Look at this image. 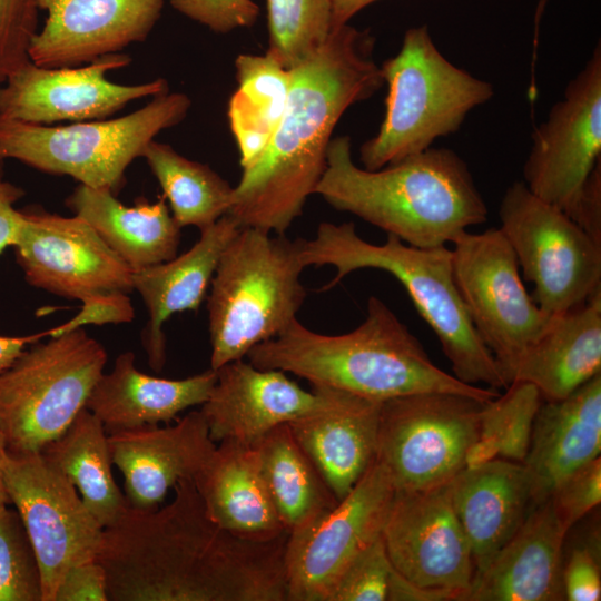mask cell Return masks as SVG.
Listing matches in <instances>:
<instances>
[{
	"mask_svg": "<svg viewBox=\"0 0 601 601\" xmlns=\"http://www.w3.org/2000/svg\"><path fill=\"white\" fill-rule=\"evenodd\" d=\"M453 278L469 318L510 385V373L554 316L524 287L515 255L500 228L462 233L453 243Z\"/></svg>",
	"mask_w": 601,
	"mask_h": 601,
	"instance_id": "12",
	"label": "cell"
},
{
	"mask_svg": "<svg viewBox=\"0 0 601 601\" xmlns=\"http://www.w3.org/2000/svg\"><path fill=\"white\" fill-rule=\"evenodd\" d=\"M541 402L534 385L512 382L504 394L484 404L477 441L492 459L500 455L510 461L523 462Z\"/></svg>",
	"mask_w": 601,
	"mask_h": 601,
	"instance_id": "36",
	"label": "cell"
},
{
	"mask_svg": "<svg viewBox=\"0 0 601 601\" xmlns=\"http://www.w3.org/2000/svg\"><path fill=\"white\" fill-rule=\"evenodd\" d=\"M24 195L22 188L6 181L0 176V254L13 247L21 227V210L14 204Z\"/></svg>",
	"mask_w": 601,
	"mask_h": 601,
	"instance_id": "46",
	"label": "cell"
},
{
	"mask_svg": "<svg viewBox=\"0 0 601 601\" xmlns=\"http://www.w3.org/2000/svg\"><path fill=\"white\" fill-rule=\"evenodd\" d=\"M39 0H0V85L29 62L28 49L39 30Z\"/></svg>",
	"mask_w": 601,
	"mask_h": 601,
	"instance_id": "39",
	"label": "cell"
},
{
	"mask_svg": "<svg viewBox=\"0 0 601 601\" xmlns=\"http://www.w3.org/2000/svg\"><path fill=\"white\" fill-rule=\"evenodd\" d=\"M193 481L208 515L224 530L252 541L288 534L266 486L255 445L219 442Z\"/></svg>",
	"mask_w": 601,
	"mask_h": 601,
	"instance_id": "26",
	"label": "cell"
},
{
	"mask_svg": "<svg viewBox=\"0 0 601 601\" xmlns=\"http://www.w3.org/2000/svg\"><path fill=\"white\" fill-rule=\"evenodd\" d=\"M239 229L226 214L200 230L199 239L184 254L132 272L134 290L148 312L141 343L154 371L160 372L166 363L164 324L176 313L199 308L224 249Z\"/></svg>",
	"mask_w": 601,
	"mask_h": 601,
	"instance_id": "24",
	"label": "cell"
},
{
	"mask_svg": "<svg viewBox=\"0 0 601 601\" xmlns=\"http://www.w3.org/2000/svg\"><path fill=\"white\" fill-rule=\"evenodd\" d=\"M255 446L263 477L288 536L306 532L337 504L288 424L274 427Z\"/></svg>",
	"mask_w": 601,
	"mask_h": 601,
	"instance_id": "31",
	"label": "cell"
},
{
	"mask_svg": "<svg viewBox=\"0 0 601 601\" xmlns=\"http://www.w3.org/2000/svg\"><path fill=\"white\" fill-rule=\"evenodd\" d=\"M304 268L298 239L240 227L210 283V368L244 358L297 319L306 297L300 280Z\"/></svg>",
	"mask_w": 601,
	"mask_h": 601,
	"instance_id": "6",
	"label": "cell"
},
{
	"mask_svg": "<svg viewBox=\"0 0 601 601\" xmlns=\"http://www.w3.org/2000/svg\"><path fill=\"white\" fill-rule=\"evenodd\" d=\"M601 374L570 395L542 401L522 462L531 486V505L550 499L572 472L600 456Z\"/></svg>",
	"mask_w": 601,
	"mask_h": 601,
	"instance_id": "23",
	"label": "cell"
},
{
	"mask_svg": "<svg viewBox=\"0 0 601 601\" xmlns=\"http://www.w3.org/2000/svg\"><path fill=\"white\" fill-rule=\"evenodd\" d=\"M40 453L75 485L104 529L124 514L129 504L112 475L108 434L88 408Z\"/></svg>",
	"mask_w": 601,
	"mask_h": 601,
	"instance_id": "32",
	"label": "cell"
},
{
	"mask_svg": "<svg viewBox=\"0 0 601 601\" xmlns=\"http://www.w3.org/2000/svg\"><path fill=\"white\" fill-rule=\"evenodd\" d=\"M382 536L392 565L408 581L456 591L459 601L469 589L475 564L453 508L450 482L426 490H395Z\"/></svg>",
	"mask_w": 601,
	"mask_h": 601,
	"instance_id": "18",
	"label": "cell"
},
{
	"mask_svg": "<svg viewBox=\"0 0 601 601\" xmlns=\"http://www.w3.org/2000/svg\"><path fill=\"white\" fill-rule=\"evenodd\" d=\"M562 583L564 600L599 601L601 599V573L599 546H578L563 564Z\"/></svg>",
	"mask_w": 601,
	"mask_h": 601,
	"instance_id": "42",
	"label": "cell"
},
{
	"mask_svg": "<svg viewBox=\"0 0 601 601\" xmlns=\"http://www.w3.org/2000/svg\"><path fill=\"white\" fill-rule=\"evenodd\" d=\"M549 0H539L534 12L533 62L536 59L539 27Z\"/></svg>",
	"mask_w": 601,
	"mask_h": 601,
	"instance_id": "49",
	"label": "cell"
},
{
	"mask_svg": "<svg viewBox=\"0 0 601 601\" xmlns=\"http://www.w3.org/2000/svg\"><path fill=\"white\" fill-rule=\"evenodd\" d=\"M375 38L348 23L290 70L280 122L259 159L234 187L228 215L240 227L285 235L315 193L332 134L345 111L383 85Z\"/></svg>",
	"mask_w": 601,
	"mask_h": 601,
	"instance_id": "2",
	"label": "cell"
},
{
	"mask_svg": "<svg viewBox=\"0 0 601 601\" xmlns=\"http://www.w3.org/2000/svg\"><path fill=\"white\" fill-rule=\"evenodd\" d=\"M377 0H331V30L348 22L362 9Z\"/></svg>",
	"mask_w": 601,
	"mask_h": 601,
	"instance_id": "48",
	"label": "cell"
},
{
	"mask_svg": "<svg viewBox=\"0 0 601 601\" xmlns=\"http://www.w3.org/2000/svg\"><path fill=\"white\" fill-rule=\"evenodd\" d=\"M142 157L180 228L195 226L203 230L228 214L234 187L207 165L190 160L169 145L155 140L147 146Z\"/></svg>",
	"mask_w": 601,
	"mask_h": 601,
	"instance_id": "34",
	"label": "cell"
},
{
	"mask_svg": "<svg viewBox=\"0 0 601 601\" xmlns=\"http://www.w3.org/2000/svg\"><path fill=\"white\" fill-rule=\"evenodd\" d=\"M485 403L445 392L383 401L375 459L387 469L395 490H426L451 482L480 437Z\"/></svg>",
	"mask_w": 601,
	"mask_h": 601,
	"instance_id": "11",
	"label": "cell"
},
{
	"mask_svg": "<svg viewBox=\"0 0 601 601\" xmlns=\"http://www.w3.org/2000/svg\"><path fill=\"white\" fill-rule=\"evenodd\" d=\"M216 371V382L201 404L210 439L255 445L276 426L328 411L345 391L312 385L306 391L279 370H264L243 358Z\"/></svg>",
	"mask_w": 601,
	"mask_h": 601,
	"instance_id": "19",
	"label": "cell"
},
{
	"mask_svg": "<svg viewBox=\"0 0 601 601\" xmlns=\"http://www.w3.org/2000/svg\"><path fill=\"white\" fill-rule=\"evenodd\" d=\"M162 508L128 505L102 530L108 601H287L288 534L252 541L208 515L193 479Z\"/></svg>",
	"mask_w": 601,
	"mask_h": 601,
	"instance_id": "1",
	"label": "cell"
},
{
	"mask_svg": "<svg viewBox=\"0 0 601 601\" xmlns=\"http://www.w3.org/2000/svg\"><path fill=\"white\" fill-rule=\"evenodd\" d=\"M112 464L124 476L130 506L152 510L183 479H194L216 443L199 411H191L175 425L141 426L108 434Z\"/></svg>",
	"mask_w": 601,
	"mask_h": 601,
	"instance_id": "21",
	"label": "cell"
},
{
	"mask_svg": "<svg viewBox=\"0 0 601 601\" xmlns=\"http://www.w3.org/2000/svg\"><path fill=\"white\" fill-rule=\"evenodd\" d=\"M381 67L387 85L377 134L359 149L363 168L377 170L422 152L456 132L474 108L494 96L493 85L453 65L426 24L405 31L400 51Z\"/></svg>",
	"mask_w": 601,
	"mask_h": 601,
	"instance_id": "7",
	"label": "cell"
},
{
	"mask_svg": "<svg viewBox=\"0 0 601 601\" xmlns=\"http://www.w3.org/2000/svg\"><path fill=\"white\" fill-rule=\"evenodd\" d=\"M66 205L86 220L132 272L177 255L181 228L164 196L154 203L140 198L132 207H127L109 189L79 184Z\"/></svg>",
	"mask_w": 601,
	"mask_h": 601,
	"instance_id": "30",
	"label": "cell"
},
{
	"mask_svg": "<svg viewBox=\"0 0 601 601\" xmlns=\"http://www.w3.org/2000/svg\"><path fill=\"white\" fill-rule=\"evenodd\" d=\"M381 405L345 392L333 408L288 423L338 501L375 460Z\"/></svg>",
	"mask_w": 601,
	"mask_h": 601,
	"instance_id": "29",
	"label": "cell"
},
{
	"mask_svg": "<svg viewBox=\"0 0 601 601\" xmlns=\"http://www.w3.org/2000/svg\"><path fill=\"white\" fill-rule=\"evenodd\" d=\"M55 601H108L102 565L91 560L71 568L59 584Z\"/></svg>",
	"mask_w": 601,
	"mask_h": 601,
	"instance_id": "44",
	"label": "cell"
},
{
	"mask_svg": "<svg viewBox=\"0 0 601 601\" xmlns=\"http://www.w3.org/2000/svg\"><path fill=\"white\" fill-rule=\"evenodd\" d=\"M314 194L420 248L452 244L485 223L489 213L467 164L454 150L431 147L368 170L353 161L348 136L329 141Z\"/></svg>",
	"mask_w": 601,
	"mask_h": 601,
	"instance_id": "3",
	"label": "cell"
},
{
	"mask_svg": "<svg viewBox=\"0 0 601 601\" xmlns=\"http://www.w3.org/2000/svg\"><path fill=\"white\" fill-rule=\"evenodd\" d=\"M304 267L333 266L337 285L352 272L374 268L393 275L405 288L417 313L436 335L453 375L470 385L506 388L497 361L473 327L456 289L452 252L446 246L420 248L393 235L384 244L364 240L353 223H321L312 239H298Z\"/></svg>",
	"mask_w": 601,
	"mask_h": 601,
	"instance_id": "5",
	"label": "cell"
},
{
	"mask_svg": "<svg viewBox=\"0 0 601 601\" xmlns=\"http://www.w3.org/2000/svg\"><path fill=\"white\" fill-rule=\"evenodd\" d=\"M601 374V290L554 316L510 373L536 387L542 401L562 400Z\"/></svg>",
	"mask_w": 601,
	"mask_h": 601,
	"instance_id": "28",
	"label": "cell"
},
{
	"mask_svg": "<svg viewBox=\"0 0 601 601\" xmlns=\"http://www.w3.org/2000/svg\"><path fill=\"white\" fill-rule=\"evenodd\" d=\"M499 216V228L544 313L561 315L601 290V243L523 181L508 187Z\"/></svg>",
	"mask_w": 601,
	"mask_h": 601,
	"instance_id": "10",
	"label": "cell"
},
{
	"mask_svg": "<svg viewBox=\"0 0 601 601\" xmlns=\"http://www.w3.org/2000/svg\"><path fill=\"white\" fill-rule=\"evenodd\" d=\"M601 161V47L595 46L563 98L534 128L523 165L524 184L542 200L572 215L590 174Z\"/></svg>",
	"mask_w": 601,
	"mask_h": 601,
	"instance_id": "15",
	"label": "cell"
},
{
	"mask_svg": "<svg viewBox=\"0 0 601 601\" xmlns=\"http://www.w3.org/2000/svg\"><path fill=\"white\" fill-rule=\"evenodd\" d=\"M134 315V307L129 295H112L82 303L80 312L75 317L57 327L48 329V333L49 337H56L88 324L128 323L132 321Z\"/></svg>",
	"mask_w": 601,
	"mask_h": 601,
	"instance_id": "43",
	"label": "cell"
},
{
	"mask_svg": "<svg viewBox=\"0 0 601 601\" xmlns=\"http://www.w3.org/2000/svg\"><path fill=\"white\" fill-rule=\"evenodd\" d=\"M129 63L130 57L120 52L83 67L47 68L29 61L0 85V117L37 125L80 122L105 118L132 100L168 91L162 78L139 85H120L106 78L110 70Z\"/></svg>",
	"mask_w": 601,
	"mask_h": 601,
	"instance_id": "17",
	"label": "cell"
},
{
	"mask_svg": "<svg viewBox=\"0 0 601 601\" xmlns=\"http://www.w3.org/2000/svg\"><path fill=\"white\" fill-rule=\"evenodd\" d=\"M395 485L376 459L353 489L306 532L288 536L287 601H328L339 575L382 536Z\"/></svg>",
	"mask_w": 601,
	"mask_h": 601,
	"instance_id": "14",
	"label": "cell"
},
{
	"mask_svg": "<svg viewBox=\"0 0 601 601\" xmlns=\"http://www.w3.org/2000/svg\"><path fill=\"white\" fill-rule=\"evenodd\" d=\"M107 362L82 328L26 348L0 373V433L11 452H40L86 407Z\"/></svg>",
	"mask_w": 601,
	"mask_h": 601,
	"instance_id": "9",
	"label": "cell"
},
{
	"mask_svg": "<svg viewBox=\"0 0 601 601\" xmlns=\"http://www.w3.org/2000/svg\"><path fill=\"white\" fill-rule=\"evenodd\" d=\"M556 516L568 532L601 502L600 456L566 476L550 496Z\"/></svg>",
	"mask_w": 601,
	"mask_h": 601,
	"instance_id": "40",
	"label": "cell"
},
{
	"mask_svg": "<svg viewBox=\"0 0 601 601\" xmlns=\"http://www.w3.org/2000/svg\"><path fill=\"white\" fill-rule=\"evenodd\" d=\"M0 601H42L38 561L22 521L0 506Z\"/></svg>",
	"mask_w": 601,
	"mask_h": 601,
	"instance_id": "37",
	"label": "cell"
},
{
	"mask_svg": "<svg viewBox=\"0 0 601 601\" xmlns=\"http://www.w3.org/2000/svg\"><path fill=\"white\" fill-rule=\"evenodd\" d=\"M190 105L185 93L167 91L110 120L49 127L0 117V157L117 195L127 167L160 131L179 124Z\"/></svg>",
	"mask_w": 601,
	"mask_h": 601,
	"instance_id": "8",
	"label": "cell"
},
{
	"mask_svg": "<svg viewBox=\"0 0 601 601\" xmlns=\"http://www.w3.org/2000/svg\"><path fill=\"white\" fill-rule=\"evenodd\" d=\"M216 382V371L183 380L160 378L135 366V354L117 356L111 372L102 373L86 403L107 434L174 420L184 410L201 405Z\"/></svg>",
	"mask_w": 601,
	"mask_h": 601,
	"instance_id": "27",
	"label": "cell"
},
{
	"mask_svg": "<svg viewBox=\"0 0 601 601\" xmlns=\"http://www.w3.org/2000/svg\"><path fill=\"white\" fill-rule=\"evenodd\" d=\"M45 336H49L48 331L28 336L0 335V373L12 364L27 345L37 343Z\"/></svg>",
	"mask_w": 601,
	"mask_h": 601,
	"instance_id": "47",
	"label": "cell"
},
{
	"mask_svg": "<svg viewBox=\"0 0 601 601\" xmlns=\"http://www.w3.org/2000/svg\"><path fill=\"white\" fill-rule=\"evenodd\" d=\"M570 218L601 243V161L585 181Z\"/></svg>",
	"mask_w": 601,
	"mask_h": 601,
	"instance_id": "45",
	"label": "cell"
},
{
	"mask_svg": "<svg viewBox=\"0 0 601 601\" xmlns=\"http://www.w3.org/2000/svg\"><path fill=\"white\" fill-rule=\"evenodd\" d=\"M3 483L33 548L42 601H55L66 573L97 560L102 530L75 485L40 452L7 450Z\"/></svg>",
	"mask_w": 601,
	"mask_h": 601,
	"instance_id": "13",
	"label": "cell"
},
{
	"mask_svg": "<svg viewBox=\"0 0 601 601\" xmlns=\"http://www.w3.org/2000/svg\"><path fill=\"white\" fill-rule=\"evenodd\" d=\"M21 216L12 248L31 286L82 303L134 290L130 267L82 218L41 208Z\"/></svg>",
	"mask_w": 601,
	"mask_h": 601,
	"instance_id": "16",
	"label": "cell"
},
{
	"mask_svg": "<svg viewBox=\"0 0 601 601\" xmlns=\"http://www.w3.org/2000/svg\"><path fill=\"white\" fill-rule=\"evenodd\" d=\"M6 453H7V445H6L2 434L0 433V506L9 504V497L6 492V487L3 483V472H2V463L6 456Z\"/></svg>",
	"mask_w": 601,
	"mask_h": 601,
	"instance_id": "50",
	"label": "cell"
},
{
	"mask_svg": "<svg viewBox=\"0 0 601 601\" xmlns=\"http://www.w3.org/2000/svg\"><path fill=\"white\" fill-rule=\"evenodd\" d=\"M169 2L181 14L217 33L252 27L260 12L253 0H169Z\"/></svg>",
	"mask_w": 601,
	"mask_h": 601,
	"instance_id": "41",
	"label": "cell"
},
{
	"mask_svg": "<svg viewBox=\"0 0 601 601\" xmlns=\"http://www.w3.org/2000/svg\"><path fill=\"white\" fill-rule=\"evenodd\" d=\"M513 536L474 573L460 601H560L566 531L549 499L531 506Z\"/></svg>",
	"mask_w": 601,
	"mask_h": 601,
	"instance_id": "22",
	"label": "cell"
},
{
	"mask_svg": "<svg viewBox=\"0 0 601 601\" xmlns=\"http://www.w3.org/2000/svg\"><path fill=\"white\" fill-rule=\"evenodd\" d=\"M2 162H3V159L0 157V176L2 174Z\"/></svg>",
	"mask_w": 601,
	"mask_h": 601,
	"instance_id": "51",
	"label": "cell"
},
{
	"mask_svg": "<svg viewBox=\"0 0 601 601\" xmlns=\"http://www.w3.org/2000/svg\"><path fill=\"white\" fill-rule=\"evenodd\" d=\"M393 569L381 536L347 564L328 601H387Z\"/></svg>",
	"mask_w": 601,
	"mask_h": 601,
	"instance_id": "38",
	"label": "cell"
},
{
	"mask_svg": "<svg viewBox=\"0 0 601 601\" xmlns=\"http://www.w3.org/2000/svg\"><path fill=\"white\" fill-rule=\"evenodd\" d=\"M237 88L228 102L229 127L243 170L263 155L283 117L290 70L273 56L242 53L235 60Z\"/></svg>",
	"mask_w": 601,
	"mask_h": 601,
	"instance_id": "33",
	"label": "cell"
},
{
	"mask_svg": "<svg viewBox=\"0 0 601 601\" xmlns=\"http://www.w3.org/2000/svg\"><path fill=\"white\" fill-rule=\"evenodd\" d=\"M246 357L258 368L288 372L312 385L381 402L430 392L483 402L500 395L495 388L463 383L437 367L408 327L376 296L368 298L363 323L348 333L325 335L295 319Z\"/></svg>",
	"mask_w": 601,
	"mask_h": 601,
	"instance_id": "4",
	"label": "cell"
},
{
	"mask_svg": "<svg viewBox=\"0 0 601 601\" xmlns=\"http://www.w3.org/2000/svg\"><path fill=\"white\" fill-rule=\"evenodd\" d=\"M450 486L477 572L513 536L529 513L530 480L522 463L493 459L464 467Z\"/></svg>",
	"mask_w": 601,
	"mask_h": 601,
	"instance_id": "25",
	"label": "cell"
},
{
	"mask_svg": "<svg viewBox=\"0 0 601 601\" xmlns=\"http://www.w3.org/2000/svg\"><path fill=\"white\" fill-rule=\"evenodd\" d=\"M269 47L286 69L319 49L331 32V0H266Z\"/></svg>",
	"mask_w": 601,
	"mask_h": 601,
	"instance_id": "35",
	"label": "cell"
},
{
	"mask_svg": "<svg viewBox=\"0 0 601 601\" xmlns=\"http://www.w3.org/2000/svg\"><path fill=\"white\" fill-rule=\"evenodd\" d=\"M164 0H39L47 18L28 56L47 68L77 67L144 41Z\"/></svg>",
	"mask_w": 601,
	"mask_h": 601,
	"instance_id": "20",
	"label": "cell"
}]
</instances>
